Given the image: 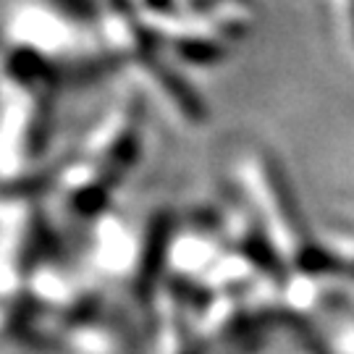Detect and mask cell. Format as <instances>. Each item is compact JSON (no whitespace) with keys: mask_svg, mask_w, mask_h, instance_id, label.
Returning <instances> with one entry per match:
<instances>
[{"mask_svg":"<svg viewBox=\"0 0 354 354\" xmlns=\"http://www.w3.org/2000/svg\"><path fill=\"white\" fill-rule=\"evenodd\" d=\"M349 19L354 21V6H352V11H349ZM352 32H354V24H352Z\"/></svg>","mask_w":354,"mask_h":354,"instance_id":"obj_1","label":"cell"}]
</instances>
